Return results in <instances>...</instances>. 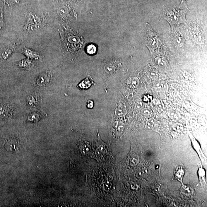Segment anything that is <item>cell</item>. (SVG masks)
Segmentation results:
<instances>
[{"label": "cell", "instance_id": "6", "mask_svg": "<svg viewBox=\"0 0 207 207\" xmlns=\"http://www.w3.org/2000/svg\"><path fill=\"white\" fill-rule=\"evenodd\" d=\"M17 68L20 69H26L28 71H30L33 69V63L28 59H22L18 61L16 64Z\"/></svg>", "mask_w": 207, "mask_h": 207}, {"label": "cell", "instance_id": "20", "mask_svg": "<svg viewBox=\"0 0 207 207\" xmlns=\"http://www.w3.org/2000/svg\"><path fill=\"white\" fill-rule=\"evenodd\" d=\"M87 107L88 108L92 109L94 106V102L92 100H88L87 102Z\"/></svg>", "mask_w": 207, "mask_h": 207}, {"label": "cell", "instance_id": "10", "mask_svg": "<svg viewBox=\"0 0 207 207\" xmlns=\"http://www.w3.org/2000/svg\"><path fill=\"white\" fill-rule=\"evenodd\" d=\"M80 148L83 154H88L91 152V147L86 142L82 141L81 143H80Z\"/></svg>", "mask_w": 207, "mask_h": 207}, {"label": "cell", "instance_id": "21", "mask_svg": "<svg viewBox=\"0 0 207 207\" xmlns=\"http://www.w3.org/2000/svg\"><path fill=\"white\" fill-rule=\"evenodd\" d=\"M143 114L144 115L148 116V115H150V110H149V109H144L143 112Z\"/></svg>", "mask_w": 207, "mask_h": 207}, {"label": "cell", "instance_id": "11", "mask_svg": "<svg viewBox=\"0 0 207 207\" xmlns=\"http://www.w3.org/2000/svg\"><path fill=\"white\" fill-rule=\"evenodd\" d=\"M10 112V110L8 106H0V117L4 118L7 117Z\"/></svg>", "mask_w": 207, "mask_h": 207}, {"label": "cell", "instance_id": "4", "mask_svg": "<svg viewBox=\"0 0 207 207\" xmlns=\"http://www.w3.org/2000/svg\"><path fill=\"white\" fill-rule=\"evenodd\" d=\"M4 146L6 149L11 152H17L21 147L19 141L15 138L7 139L5 142Z\"/></svg>", "mask_w": 207, "mask_h": 207}, {"label": "cell", "instance_id": "1", "mask_svg": "<svg viewBox=\"0 0 207 207\" xmlns=\"http://www.w3.org/2000/svg\"><path fill=\"white\" fill-rule=\"evenodd\" d=\"M188 8L179 10L172 8H164V17L172 27V29L176 25L186 21L185 16L188 12Z\"/></svg>", "mask_w": 207, "mask_h": 207}, {"label": "cell", "instance_id": "5", "mask_svg": "<svg viewBox=\"0 0 207 207\" xmlns=\"http://www.w3.org/2000/svg\"><path fill=\"white\" fill-rule=\"evenodd\" d=\"M21 52L25 54L28 59L33 60H39L41 61L42 60V59L39 53L25 47L21 50Z\"/></svg>", "mask_w": 207, "mask_h": 207}, {"label": "cell", "instance_id": "12", "mask_svg": "<svg viewBox=\"0 0 207 207\" xmlns=\"http://www.w3.org/2000/svg\"><path fill=\"white\" fill-rule=\"evenodd\" d=\"M181 191L185 195H189L193 193V190L190 186L183 185L181 188Z\"/></svg>", "mask_w": 207, "mask_h": 207}, {"label": "cell", "instance_id": "16", "mask_svg": "<svg viewBox=\"0 0 207 207\" xmlns=\"http://www.w3.org/2000/svg\"><path fill=\"white\" fill-rule=\"evenodd\" d=\"M155 124V120L153 119H150L148 120L146 122V126L147 128L150 129L153 128L154 127Z\"/></svg>", "mask_w": 207, "mask_h": 207}, {"label": "cell", "instance_id": "7", "mask_svg": "<svg viewBox=\"0 0 207 207\" xmlns=\"http://www.w3.org/2000/svg\"><path fill=\"white\" fill-rule=\"evenodd\" d=\"M92 85H95L92 79L90 76L86 78L78 85V87L81 90H84L89 89Z\"/></svg>", "mask_w": 207, "mask_h": 207}, {"label": "cell", "instance_id": "17", "mask_svg": "<svg viewBox=\"0 0 207 207\" xmlns=\"http://www.w3.org/2000/svg\"><path fill=\"white\" fill-rule=\"evenodd\" d=\"M139 161L138 157L137 156H134L131 158L130 162L131 165H136L138 163Z\"/></svg>", "mask_w": 207, "mask_h": 207}, {"label": "cell", "instance_id": "22", "mask_svg": "<svg viewBox=\"0 0 207 207\" xmlns=\"http://www.w3.org/2000/svg\"><path fill=\"white\" fill-rule=\"evenodd\" d=\"M187 1V0H181V2H182V3H184V2H186V1Z\"/></svg>", "mask_w": 207, "mask_h": 207}, {"label": "cell", "instance_id": "9", "mask_svg": "<svg viewBox=\"0 0 207 207\" xmlns=\"http://www.w3.org/2000/svg\"><path fill=\"white\" fill-rule=\"evenodd\" d=\"M19 41H18L17 43H15L14 44L12 45L6 49L2 53V58L4 59H7L13 52L15 49L17 48V46L19 44Z\"/></svg>", "mask_w": 207, "mask_h": 207}, {"label": "cell", "instance_id": "13", "mask_svg": "<svg viewBox=\"0 0 207 207\" xmlns=\"http://www.w3.org/2000/svg\"><path fill=\"white\" fill-rule=\"evenodd\" d=\"M96 47L95 45L90 44L87 47V52L89 54L93 55V54H95L96 53Z\"/></svg>", "mask_w": 207, "mask_h": 207}, {"label": "cell", "instance_id": "15", "mask_svg": "<svg viewBox=\"0 0 207 207\" xmlns=\"http://www.w3.org/2000/svg\"><path fill=\"white\" fill-rule=\"evenodd\" d=\"M48 78L47 75L46 74H44L40 77L39 79L37 81L38 85H43V84H45L48 81Z\"/></svg>", "mask_w": 207, "mask_h": 207}, {"label": "cell", "instance_id": "2", "mask_svg": "<svg viewBox=\"0 0 207 207\" xmlns=\"http://www.w3.org/2000/svg\"><path fill=\"white\" fill-rule=\"evenodd\" d=\"M97 138L96 141L97 149L95 151V156L98 160L104 161L110 157V148L107 144L103 142L97 132Z\"/></svg>", "mask_w": 207, "mask_h": 207}, {"label": "cell", "instance_id": "14", "mask_svg": "<svg viewBox=\"0 0 207 207\" xmlns=\"http://www.w3.org/2000/svg\"><path fill=\"white\" fill-rule=\"evenodd\" d=\"M139 172L138 177H140V178H143L147 177L148 175L149 172L148 169L146 167L142 168V169L140 170Z\"/></svg>", "mask_w": 207, "mask_h": 207}, {"label": "cell", "instance_id": "19", "mask_svg": "<svg viewBox=\"0 0 207 207\" xmlns=\"http://www.w3.org/2000/svg\"><path fill=\"white\" fill-rule=\"evenodd\" d=\"M40 115L38 114L37 113H33L32 114V115L29 116V117H28V119H29L30 120L32 119H33V120H35H35H38V119L40 118Z\"/></svg>", "mask_w": 207, "mask_h": 207}, {"label": "cell", "instance_id": "8", "mask_svg": "<svg viewBox=\"0 0 207 207\" xmlns=\"http://www.w3.org/2000/svg\"><path fill=\"white\" fill-rule=\"evenodd\" d=\"M185 169L183 166H179L176 168L175 172V177L177 180L182 182L185 174Z\"/></svg>", "mask_w": 207, "mask_h": 207}, {"label": "cell", "instance_id": "3", "mask_svg": "<svg viewBox=\"0 0 207 207\" xmlns=\"http://www.w3.org/2000/svg\"><path fill=\"white\" fill-rule=\"evenodd\" d=\"M27 20L24 28V29L25 28V30H33L37 28H39L41 24V20L39 17L30 13L28 14Z\"/></svg>", "mask_w": 207, "mask_h": 207}, {"label": "cell", "instance_id": "18", "mask_svg": "<svg viewBox=\"0 0 207 207\" xmlns=\"http://www.w3.org/2000/svg\"><path fill=\"white\" fill-rule=\"evenodd\" d=\"M28 103L30 106H34L36 103V100L33 96H31L28 100Z\"/></svg>", "mask_w": 207, "mask_h": 207}]
</instances>
